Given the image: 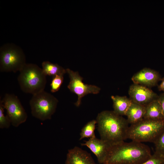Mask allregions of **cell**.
Masks as SVG:
<instances>
[{"label":"cell","instance_id":"1","mask_svg":"<svg viewBox=\"0 0 164 164\" xmlns=\"http://www.w3.org/2000/svg\"><path fill=\"white\" fill-rule=\"evenodd\" d=\"M147 145L134 141L112 145L103 164H140L152 156Z\"/></svg>","mask_w":164,"mask_h":164},{"label":"cell","instance_id":"2","mask_svg":"<svg viewBox=\"0 0 164 164\" xmlns=\"http://www.w3.org/2000/svg\"><path fill=\"white\" fill-rule=\"evenodd\" d=\"M96 120L101 139L113 145L127 139L129 127L127 120L113 111L101 112Z\"/></svg>","mask_w":164,"mask_h":164},{"label":"cell","instance_id":"3","mask_svg":"<svg viewBox=\"0 0 164 164\" xmlns=\"http://www.w3.org/2000/svg\"><path fill=\"white\" fill-rule=\"evenodd\" d=\"M164 131V119H143L129 126L127 139L140 142L153 143Z\"/></svg>","mask_w":164,"mask_h":164},{"label":"cell","instance_id":"4","mask_svg":"<svg viewBox=\"0 0 164 164\" xmlns=\"http://www.w3.org/2000/svg\"><path fill=\"white\" fill-rule=\"evenodd\" d=\"M19 72L18 82L23 92L34 95L44 90L46 76L42 68L36 64L26 63Z\"/></svg>","mask_w":164,"mask_h":164},{"label":"cell","instance_id":"5","mask_svg":"<svg viewBox=\"0 0 164 164\" xmlns=\"http://www.w3.org/2000/svg\"><path fill=\"white\" fill-rule=\"evenodd\" d=\"M22 49L12 43H8L0 49V71L1 72L19 71L26 64Z\"/></svg>","mask_w":164,"mask_h":164},{"label":"cell","instance_id":"6","mask_svg":"<svg viewBox=\"0 0 164 164\" xmlns=\"http://www.w3.org/2000/svg\"><path fill=\"white\" fill-rule=\"evenodd\" d=\"M58 101L54 96L44 90L33 95L29 101L32 116L42 121L51 119Z\"/></svg>","mask_w":164,"mask_h":164},{"label":"cell","instance_id":"7","mask_svg":"<svg viewBox=\"0 0 164 164\" xmlns=\"http://www.w3.org/2000/svg\"><path fill=\"white\" fill-rule=\"evenodd\" d=\"M11 124L17 127L26 120L27 114L17 96L6 94L2 100Z\"/></svg>","mask_w":164,"mask_h":164},{"label":"cell","instance_id":"8","mask_svg":"<svg viewBox=\"0 0 164 164\" xmlns=\"http://www.w3.org/2000/svg\"><path fill=\"white\" fill-rule=\"evenodd\" d=\"M70 78L67 87L72 92L76 94L78 99L75 103V105L79 106L82 98L89 94H98L101 89L99 87L93 85L85 84L83 81V78L80 76L77 72H74L70 69H66Z\"/></svg>","mask_w":164,"mask_h":164},{"label":"cell","instance_id":"9","mask_svg":"<svg viewBox=\"0 0 164 164\" xmlns=\"http://www.w3.org/2000/svg\"><path fill=\"white\" fill-rule=\"evenodd\" d=\"M128 93L130 98L132 102L144 106L159 97L146 87L135 84L130 87Z\"/></svg>","mask_w":164,"mask_h":164},{"label":"cell","instance_id":"10","mask_svg":"<svg viewBox=\"0 0 164 164\" xmlns=\"http://www.w3.org/2000/svg\"><path fill=\"white\" fill-rule=\"evenodd\" d=\"M88 148L96 156L98 162L103 164L107 156L112 145L96 137L90 138L85 143L81 144Z\"/></svg>","mask_w":164,"mask_h":164},{"label":"cell","instance_id":"11","mask_svg":"<svg viewBox=\"0 0 164 164\" xmlns=\"http://www.w3.org/2000/svg\"><path fill=\"white\" fill-rule=\"evenodd\" d=\"M160 79V76L156 71L145 68L135 73L132 78L134 84L143 86H155Z\"/></svg>","mask_w":164,"mask_h":164},{"label":"cell","instance_id":"12","mask_svg":"<svg viewBox=\"0 0 164 164\" xmlns=\"http://www.w3.org/2000/svg\"><path fill=\"white\" fill-rule=\"evenodd\" d=\"M65 164H96L90 153L75 146L68 151Z\"/></svg>","mask_w":164,"mask_h":164},{"label":"cell","instance_id":"13","mask_svg":"<svg viewBox=\"0 0 164 164\" xmlns=\"http://www.w3.org/2000/svg\"><path fill=\"white\" fill-rule=\"evenodd\" d=\"M145 111V106L132 101L126 114L129 124H133L144 119Z\"/></svg>","mask_w":164,"mask_h":164},{"label":"cell","instance_id":"14","mask_svg":"<svg viewBox=\"0 0 164 164\" xmlns=\"http://www.w3.org/2000/svg\"><path fill=\"white\" fill-rule=\"evenodd\" d=\"M144 118L154 120L164 119L161 107L158 98L145 106Z\"/></svg>","mask_w":164,"mask_h":164},{"label":"cell","instance_id":"15","mask_svg":"<svg viewBox=\"0 0 164 164\" xmlns=\"http://www.w3.org/2000/svg\"><path fill=\"white\" fill-rule=\"evenodd\" d=\"M111 98L113 102V111L120 115H125L132 103L131 100L125 96H111Z\"/></svg>","mask_w":164,"mask_h":164},{"label":"cell","instance_id":"16","mask_svg":"<svg viewBox=\"0 0 164 164\" xmlns=\"http://www.w3.org/2000/svg\"><path fill=\"white\" fill-rule=\"evenodd\" d=\"M42 69L46 76L53 77L56 75H64L67 73L66 69L57 64L51 63L48 61H44L42 64Z\"/></svg>","mask_w":164,"mask_h":164},{"label":"cell","instance_id":"17","mask_svg":"<svg viewBox=\"0 0 164 164\" xmlns=\"http://www.w3.org/2000/svg\"><path fill=\"white\" fill-rule=\"evenodd\" d=\"M96 124V120H93L88 122L81 129L79 140L86 138H90L96 137L94 130Z\"/></svg>","mask_w":164,"mask_h":164},{"label":"cell","instance_id":"18","mask_svg":"<svg viewBox=\"0 0 164 164\" xmlns=\"http://www.w3.org/2000/svg\"><path fill=\"white\" fill-rule=\"evenodd\" d=\"M5 109L1 99H0V128H8L10 125L11 123L8 116L4 113Z\"/></svg>","mask_w":164,"mask_h":164},{"label":"cell","instance_id":"19","mask_svg":"<svg viewBox=\"0 0 164 164\" xmlns=\"http://www.w3.org/2000/svg\"><path fill=\"white\" fill-rule=\"evenodd\" d=\"M63 80V75H56L53 77L50 84L51 92L55 93L60 89Z\"/></svg>","mask_w":164,"mask_h":164},{"label":"cell","instance_id":"20","mask_svg":"<svg viewBox=\"0 0 164 164\" xmlns=\"http://www.w3.org/2000/svg\"><path fill=\"white\" fill-rule=\"evenodd\" d=\"M155 152L164 156V131L154 143Z\"/></svg>","mask_w":164,"mask_h":164},{"label":"cell","instance_id":"21","mask_svg":"<svg viewBox=\"0 0 164 164\" xmlns=\"http://www.w3.org/2000/svg\"><path fill=\"white\" fill-rule=\"evenodd\" d=\"M140 164H164V156L155 152L149 159Z\"/></svg>","mask_w":164,"mask_h":164},{"label":"cell","instance_id":"22","mask_svg":"<svg viewBox=\"0 0 164 164\" xmlns=\"http://www.w3.org/2000/svg\"><path fill=\"white\" fill-rule=\"evenodd\" d=\"M158 99L160 104L164 117V92L158 97Z\"/></svg>","mask_w":164,"mask_h":164},{"label":"cell","instance_id":"23","mask_svg":"<svg viewBox=\"0 0 164 164\" xmlns=\"http://www.w3.org/2000/svg\"><path fill=\"white\" fill-rule=\"evenodd\" d=\"M158 88L159 91H163L164 92V78L162 79Z\"/></svg>","mask_w":164,"mask_h":164}]
</instances>
